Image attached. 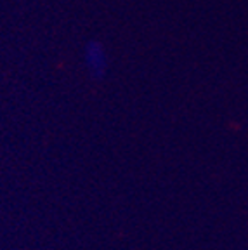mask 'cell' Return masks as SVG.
Returning <instances> with one entry per match:
<instances>
[{
	"mask_svg": "<svg viewBox=\"0 0 248 250\" xmlns=\"http://www.w3.org/2000/svg\"><path fill=\"white\" fill-rule=\"evenodd\" d=\"M83 66L94 80H103L109 70V59L106 47L99 40H89L83 45Z\"/></svg>",
	"mask_w": 248,
	"mask_h": 250,
	"instance_id": "1",
	"label": "cell"
}]
</instances>
